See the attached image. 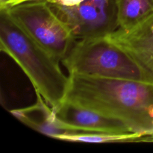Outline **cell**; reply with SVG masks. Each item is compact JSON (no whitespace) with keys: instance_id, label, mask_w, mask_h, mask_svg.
I'll use <instances>...</instances> for the list:
<instances>
[{"instance_id":"6da1fadb","label":"cell","mask_w":153,"mask_h":153,"mask_svg":"<svg viewBox=\"0 0 153 153\" xmlns=\"http://www.w3.org/2000/svg\"><path fill=\"white\" fill-rule=\"evenodd\" d=\"M64 102L123 121L134 132L153 137L149 111L153 106V85L114 78L69 74Z\"/></svg>"},{"instance_id":"7a4b0ae2","label":"cell","mask_w":153,"mask_h":153,"mask_svg":"<svg viewBox=\"0 0 153 153\" xmlns=\"http://www.w3.org/2000/svg\"><path fill=\"white\" fill-rule=\"evenodd\" d=\"M0 49L22 69L38 93L52 108L64 102L70 83L58 59L0 10Z\"/></svg>"},{"instance_id":"3957f363","label":"cell","mask_w":153,"mask_h":153,"mask_svg":"<svg viewBox=\"0 0 153 153\" xmlns=\"http://www.w3.org/2000/svg\"><path fill=\"white\" fill-rule=\"evenodd\" d=\"M61 62L69 74L127 79L153 85L150 76L107 36L76 40Z\"/></svg>"},{"instance_id":"277c9868","label":"cell","mask_w":153,"mask_h":153,"mask_svg":"<svg viewBox=\"0 0 153 153\" xmlns=\"http://www.w3.org/2000/svg\"><path fill=\"white\" fill-rule=\"evenodd\" d=\"M4 10L43 49L61 61L76 40L71 28L46 0L30 1Z\"/></svg>"},{"instance_id":"5b68a950","label":"cell","mask_w":153,"mask_h":153,"mask_svg":"<svg viewBox=\"0 0 153 153\" xmlns=\"http://www.w3.org/2000/svg\"><path fill=\"white\" fill-rule=\"evenodd\" d=\"M50 4L76 40L106 37L119 28L115 0H85L75 7Z\"/></svg>"},{"instance_id":"8992f818","label":"cell","mask_w":153,"mask_h":153,"mask_svg":"<svg viewBox=\"0 0 153 153\" xmlns=\"http://www.w3.org/2000/svg\"><path fill=\"white\" fill-rule=\"evenodd\" d=\"M55 123L62 132H134L123 121L64 102L54 109Z\"/></svg>"},{"instance_id":"52a82bcc","label":"cell","mask_w":153,"mask_h":153,"mask_svg":"<svg viewBox=\"0 0 153 153\" xmlns=\"http://www.w3.org/2000/svg\"><path fill=\"white\" fill-rule=\"evenodd\" d=\"M107 37L125 50L153 80V13L135 26L118 28Z\"/></svg>"},{"instance_id":"ba28073f","label":"cell","mask_w":153,"mask_h":153,"mask_svg":"<svg viewBox=\"0 0 153 153\" xmlns=\"http://www.w3.org/2000/svg\"><path fill=\"white\" fill-rule=\"evenodd\" d=\"M36 94L37 100L35 104L11 110L10 113L25 125L51 137L62 132L55 126V115L52 108L38 93Z\"/></svg>"},{"instance_id":"9c48e42d","label":"cell","mask_w":153,"mask_h":153,"mask_svg":"<svg viewBox=\"0 0 153 153\" xmlns=\"http://www.w3.org/2000/svg\"><path fill=\"white\" fill-rule=\"evenodd\" d=\"M119 28L129 29L153 13V0H115Z\"/></svg>"},{"instance_id":"30bf717a","label":"cell","mask_w":153,"mask_h":153,"mask_svg":"<svg viewBox=\"0 0 153 153\" xmlns=\"http://www.w3.org/2000/svg\"><path fill=\"white\" fill-rule=\"evenodd\" d=\"M52 138L70 142L82 143H117V142H146L148 135L142 132L127 133H94L64 132L52 136Z\"/></svg>"},{"instance_id":"8fae6325","label":"cell","mask_w":153,"mask_h":153,"mask_svg":"<svg viewBox=\"0 0 153 153\" xmlns=\"http://www.w3.org/2000/svg\"><path fill=\"white\" fill-rule=\"evenodd\" d=\"M35 1H42V0H0V10H5V9L10 8L13 6L23 4V3Z\"/></svg>"},{"instance_id":"7c38bea8","label":"cell","mask_w":153,"mask_h":153,"mask_svg":"<svg viewBox=\"0 0 153 153\" xmlns=\"http://www.w3.org/2000/svg\"><path fill=\"white\" fill-rule=\"evenodd\" d=\"M85 0H48V2L64 7H75L82 4Z\"/></svg>"}]
</instances>
